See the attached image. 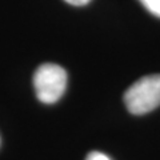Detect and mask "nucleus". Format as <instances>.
I'll use <instances>...</instances> for the list:
<instances>
[{
  "mask_svg": "<svg viewBox=\"0 0 160 160\" xmlns=\"http://www.w3.org/2000/svg\"><path fill=\"white\" fill-rule=\"evenodd\" d=\"M127 109L133 115H144L160 106V73L147 75L135 82L124 93Z\"/></svg>",
  "mask_w": 160,
  "mask_h": 160,
  "instance_id": "obj_1",
  "label": "nucleus"
},
{
  "mask_svg": "<svg viewBox=\"0 0 160 160\" xmlns=\"http://www.w3.org/2000/svg\"><path fill=\"white\" fill-rule=\"evenodd\" d=\"M36 96L44 104H53L63 96L67 87V72L53 63L42 64L33 75Z\"/></svg>",
  "mask_w": 160,
  "mask_h": 160,
  "instance_id": "obj_2",
  "label": "nucleus"
},
{
  "mask_svg": "<svg viewBox=\"0 0 160 160\" xmlns=\"http://www.w3.org/2000/svg\"><path fill=\"white\" fill-rule=\"evenodd\" d=\"M148 12H151L156 18H160V0H139Z\"/></svg>",
  "mask_w": 160,
  "mask_h": 160,
  "instance_id": "obj_3",
  "label": "nucleus"
},
{
  "mask_svg": "<svg viewBox=\"0 0 160 160\" xmlns=\"http://www.w3.org/2000/svg\"><path fill=\"white\" fill-rule=\"evenodd\" d=\"M86 160H111L107 155H104L102 152H98V151H93L91 153H88V156Z\"/></svg>",
  "mask_w": 160,
  "mask_h": 160,
  "instance_id": "obj_4",
  "label": "nucleus"
},
{
  "mask_svg": "<svg viewBox=\"0 0 160 160\" xmlns=\"http://www.w3.org/2000/svg\"><path fill=\"white\" fill-rule=\"evenodd\" d=\"M64 2H67L68 4H72V6H86V4H88L91 0H64Z\"/></svg>",
  "mask_w": 160,
  "mask_h": 160,
  "instance_id": "obj_5",
  "label": "nucleus"
}]
</instances>
